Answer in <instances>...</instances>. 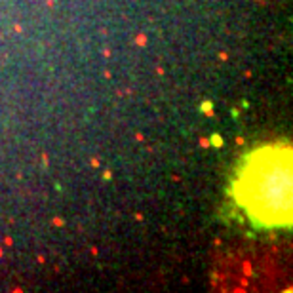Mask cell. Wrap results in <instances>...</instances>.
Returning a JSON list of instances; mask_svg holds the SVG:
<instances>
[{"mask_svg":"<svg viewBox=\"0 0 293 293\" xmlns=\"http://www.w3.org/2000/svg\"><path fill=\"white\" fill-rule=\"evenodd\" d=\"M251 181L238 183V204H242L257 223H289V162L282 168L261 169L251 166Z\"/></svg>","mask_w":293,"mask_h":293,"instance_id":"6da1fadb","label":"cell"}]
</instances>
